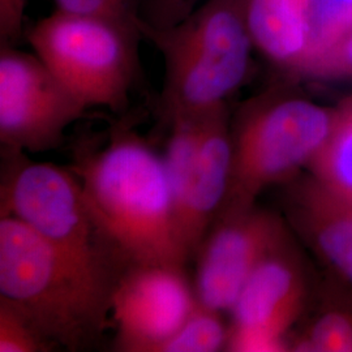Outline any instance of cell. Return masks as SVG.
<instances>
[{"mask_svg":"<svg viewBox=\"0 0 352 352\" xmlns=\"http://www.w3.org/2000/svg\"><path fill=\"white\" fill-rule=\"evenodd\" d=\"M302 78L352 81V25L327 38L316 49Z\"/></svg>","mask_w":352,"mask_h":352,"instance_id":"cell-18","label":"cell"},{"mask_svg":"<svg viewBox=\"0 0 352 352\" xmlns=\"http://www.w3.org/2000/svg\"><path fill=\"white\" fill-rule=\"evenodd\" d=\"M28 0H0V41L1 45H11L24 32Z\"/></svg>","mask_w":352,"mask_h":352,"instance_id":"cell-22","label":"cell"},{"mask_svg":"<svg viewBox=\"0 0 352 352\" xmlns=\"http://www.w3.org/2000/svg\"><path fill=\"white\" fill-rule=\"evenodd\" d=\"M292 347L295 351L352 352V309L331 308L318 316Z\"/></svg>","mask_w":352,"mask_h":352,"instance_id":"cell-16","label":"cell"},{"mask_svg":"<svg viewBox=\"0 0 352 352\" xmlns=\"http://www.w3.org/2000/svg\"><path fill=\"white\" fill-rule=\"evenodd\" d=\"M336 119L337 107L287 89H272L245 102L231 120L232 168L222 212L252 206L265 189L309 168Z\"/></svg>","mask_w":352,"mask_h":352,"instance_id":"cell-4","label":"cell"},{"mask_svg":"<svg viewBox=\"0 0 352 352\" xmlns=\"http://www.w3.org/2000/svg\"><path fill=\"white\" fill-rule=\"evenodd\" d=\"M0 212L25 223L111 287L129 266L89 209L72 168L3 149Z\"/></svg>","mask_w":352,"mask_h":352,"instance_id":"cell-5","label":"cell"},{"mask_svg":"<svg viewBox=\"0 0 352 352\" xmlns=\"http://www.w3.org/2000/svg\"><path fill=\"white\" fill-rule=\"evenodd\" d=\"M230 325L222 312L197 302L183 325L160 352H217L226 350Z\"/></svg>","mask_w":352,"mask_h":352,"instance_id":"cell-15","label":"cell"},{"mask_svg":"<svg viewBox=\"0 0 352 352\" xmlns=\"http://www.w3.org/2000/svg\"><path fill=\"white\" fill-rule=\"evenodd\" d=\"M232 168L231 116L227 104L202 113L199 149L179 222L184 250L192 258L226 202Z\"/></svg>","mask_w":352,"mask_h":352,"instance_id":"cell-11","label":"cell"},{"mask_svg":"<svg viewBox=\"0 0 352 352\" xmlns=\"http://www.w3.org/2000/svg\"><path fill=\"white\" fill-rule=\"evenodd\" d=\"M294 226L342 279L352 285V200L315 176L289 189Z\"/></svg>","mask_w":352,"mask_h":352,"instance_id":"cell-12","label":"cell"},{"mask_svg":"<svg viewBox=\"0 0 352 352\" xmlns=\"http://www.w3.org/2000/svg\"><path fill=\"white\" fill-rule=\"evenodd\" d=\"M289 238L277 214L256 204L223 210L195 254L197 302L222 314L230 312L252 272Z\"/></svg>","mask_w":352,"mask_h":352,"instance_id":"cell-8","label":"cell"},{"mask_svg":"<svg viewBox=\"0 0 352 352\" xmlns=\"http://www.w3.org/2000/svg\"><path fill=\"white\" fill-rule=\"evenodd\" d=\"M254 50L285 75L302 78L314 52L308 0H247Z\"/></svg>","mask_w":352,"mask_h":352,"instance_id":"cell-13","label":"cell"},{"mask_svg":"<svg viewBox=\"0 0 352 352\" xmlns=\"http://www.w3.org/2000/svg\"><path fill=\"white\" fill-rule=\"evenodd\" d=\"M139 29L164 56L166 120L227 104L250 76L254 46L247 0H206L168 29Z\"/></svg>","mask_w":352,"mask_h":352,"instance_id":"cell-3","label":"cell"},{"mask_svg":"<svg viewBox=\"0 0 352 352\" xmlns=\"http://www.w3.org/2000/svg\"><path fill=\"white\" fill-rule=\"evenodd\" d=\"M54 3L62 12L100 17L139 29L141 0H54Z\"/></svg>","mask_w":352,"mask_h":352,"instance_id":"cell-19","label":"cell"},{"mask_svg":"<svg viewBox=\"0 0 352 352\" xmlns=\"http://www.w3.org/2000/svg\"><path fill=\"white\" fill-rule=\"evenodd\" d=\"M71 168L89 209L126 264L184 269L188 254L164 158L149 142L119 124L100 148L77 151Z\"/></svg>","mask_w":352,"mask_h":352,"instance_id":"cell-1","label":"cell"},{"mask_svg":"<svg viewBox=\"0 0 352 352\" xmlns=\"http://www.w3.org/2000/svg\"><path fill=\"white\" fill-rule=\"evenodd\" d=\"M88 107L37 55L1 45L0 141L3 149L45 153L62 145L67 128Z\"/></svg>","mask_w":352,"mask_h":352,"instance_id":"cell-7","label":"cell"},{"mask_svg":"<svg viewBox=\"0 0 352 352\" xmlns=\"http://www.w3.org/2000/svg\"><path fill=\"white\" fill-rule=\"evenodd\" d=\"M308 10L314 33V52L327 38L352 25V0H308Z\"/></svg>","mask_w":352,"mask_h":352,"instance_id":"cell-20","label":"cell"},{"mask_svg":"<svg viewBox=\"0 0 352 352\" xmlns=\"http://www.w3.org/2000/svg\"><path fill=\"white\" fill-rule=\"evenodd\" d=\"M38 58L87 107L126 111L139 77L138 28L55 11L25 33Z\"/></svg>","mask_w":352,"mask_h":352,"instance_id":"cell-6","label":"cell"},{"mask_svg":"<svg viewBox=\"0 0 352 352\" xmlns=\"http://www.w3.org/2000/svg\"><path fill=\"white\" fill-rule=\"evenodd\" d=\"M309 168L318 182L352 200V96L337 106L331 135Z\"/></svg>","mask_w":352,"mask_h":352,"instance_id":"cell-14","label":"cell"},{"mask_svg":"<svg viewBox=\"0 0 352 352\" xmlns=\"http://www.w3.org/2000/svg\"><path fill=\"white\" fill-rule=\"evenodd\" d=\"M56 347L30 316L0 296V352H46Z\"/></svg>","mask_w":352,"mask_h":352,"instance_id":"cell-17","label":"cell"},{"mask_svg":"<svg viewBox=\"0 0 352 352\" xmlns=\"http://www.w3.org/2000/svg\"><path fill=\"white\" fill-rule=\"evenodd\" d=\"M183 267L131 265L110 298L115 347L122 352H160L197 305Z\"/></svg>","mask_w":352,"mask_h":352,"instance_id":"cell-9","label":"cell"},{"mask_svg":"<svg viewBox=\"0 0 352 352\" xmlns=\"http://www.w3.org/2000/svg\"><path fill=\"white\" fill-rule=\"evenodd\" d=\"M307 285L299 256L286 240L257 265L230 314L226 351L289 350L286 336L302 315Z\"/></svg>","mask_w":352,"mask_h":352,"instance_id":"cell-10","label":"cell"},{"mask_svg":"<svg viewBox=\"0 0 352 352\" xmlns=\"http://www.w3.org/2000/svg\"><path fill=\"white\" fill-rule=\"evenodd\" d=\"M113 289L17 218H0V296L55 346L80 351L100 340L110 324Z\"/></svg>","mask_w":352,"mask_h":352,"instance_id":"cell-2","label":"cell"},{"mask_svg":"<svg viewBox=\"0 0 352 352\" xmlns=\"http://www.w3.org/2000/svg\"><path fill=\"white\" fill-rule=\"evenodd\" d=\"M199 0H141L139 25L164 30L183 21Z\"/></svg>","mask_w":352,"mask_h":352,"instance_id":"cell-21","label":"cell"}]
</instances>
